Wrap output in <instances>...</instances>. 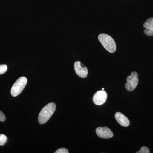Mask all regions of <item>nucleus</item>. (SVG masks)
Wrapping results in <instances>:
<instances>
[{"label":"nucleus","instance_id":"nucleus-10","mask_svg":"<svg viewBox=\"0 0 153 153\" xmlns=\"http://www.w3.org/2000/svg\"><path fill=\"white\" fill-rule=\"evenodd\" d=\"M7 138L3 134H0V146H4L7 142Z\"/></svg>","mask_w":153,"mask_h":153},{"label":"nucleus","instance_id":"nucleus-6","mask_svg":"<svg viewBox=\"0 0 153 153\" xmlns=\"http://www.w3.org/2000/svg\"><path fill=\"white\" fill-rule=\"evenodd\" d=\"M74 69L76 74L82 78H85L88 74L87 67L79 61H76L74 63Z\"/></svg>","mask_w":153,"mask_h":153},{"label":"nucleus","instance_id":"nucleus-5","mask_svg":"<svg viewBox=\"0 0 153 153\" xmlns=\"http://www.w3.org/2000/svg\"><path fill=\"white\" fill-rule=\"evenodd\" d=\"M107 97L106 92L104 90L99 91L93 96V102L96 105H102L106 101Z\"/></svg>","mask_w":153,"mask_h":153},{"label":"nucleus","instance_id":"nucleus-12","mask_svg":"<svg viewBox=\"0 0 153 153\" xmlns=\"http://www.w3.org/2000/svg\"><path fill=\"white\" fill-rule=\"evenodd\" d=\"M137 153H149L150 150L149 148L143 146L141 148L140 150L138 152H137Z\"/></svg>","mask_w":153,"mask_h":153},{"label":"nucleus","instance_id":"nucleus-9","mask_svg":"<svg viewBox=\"0 0 153 153\" xmlns=\"http://www.w3.org/2000/svg\"><path fill=\"white\" fill-rule=\"evenodd\" d=\"M143 27L145 28L144 33L146 35L153 36V18L148 19L143 24Z\"/></svg>","mask_w":153,"mask_h":153},{"label":"nucleus","instance_id":"nucleus-15","mask_svg":"<svg viewBox=\"0 0 153 153\" xmlns=\"http://www.w3.org/2000/svg\"><path fill=\"white\" fill-rule=\"evenodd\" d=\"M104 88H102V90H104Z\"/></svg>","mask_w":153,"mask_h":153},{"label":"nucleus","instance_id":"nucleus-4","mask_svg":"<svg viewBox=\"0 0 153 153\" xmlns=\"http://www.w3.org/2000/svg\"><path fill=\"white\" fill-rule=\"evenodd\" d=\"M138 74L136 71L131 72L130 76L127 77V82L125 85V87L128 91H133L135 89L138 83Z\"/></svg>","mask_w":153,"mask_h":153},{"label":"nucleus","instance_id":"nucleus-2","mask_svg":"<svg viewBox=\"0 0 153 153\" xmlns=\"http://www.w3.org/2000/svg\"><path fill=\"white\" fill-rule=\"evenodd\" d=\"M98 40L105 49L110 53H114L116 50V44L113 38L105 34H100Z\"/></svg>","mask_w":153,"mask_h":153},{"label":"nucleus","instance_id":"nucleus-8","mask_svg":"<svg viewBox=\"0 0 153 153\" xmlns=\"http://www.w3.org/2000/svg\"><path fill=\"white\" fill-rule=\"evenodd\" d=\"M115 118L118 123L123 127H128L129 125L128 119L121 113L117 112L115 114Z\"/></svg>","mask_w":153,"mask_h":153},{"label":"nucleus","instance_id":"nucleus-13","mask_svg":"<svg viewBox=\"0 0 153 153\" xmlns=\"http://www.w3.org/2000/svg\"><path fill=\"white\" fill-rule=\"evenodd\" d=\"M55 153H68L69 152L66 148H62L57 149Z\"/></svg>","mask_w":153,"mask_h":153},{"label":"nucleus","instance_id":"nucleus-7","mask_svg":"<svg viewBox=\"0 0 153 153\" xmlns=\"http://www.w3.org/2000/svg\"><path fill=\"white\" fill-rule=\"evenodd\" d=\"M96 133L97 135L101 138H111L113 137L112 131L107 127L97 128L96 130Z\"/></svg>","mask_w":153,"mask_h":153},{"label":"nucleus","instance_id":"nucleus-14","mask_svg":"<svg viewBox=\"0 0 153 153\" xmlns=\"http://www.w3.org/2000/svg\"><path fill=\"white\" fill-rule=\"evenodd\" d=\"M6 116L2 112L0 111V121L4 122L5 120Z\"/></svg>","mask_w":153,"mask_h":153},{"label":"nucleus","instance_id":"nucleus-1","mask_svg":"<svg viewBox=\"0 0 153 153\" xmlns=\"http://www.w3.org/2000/svg\"><path fill=\"white\" fill-rule=\"evenodd\" d=\"M56 105L51 102L44 107L38 115V122L41 124H44L49 120L50 117L55 112Z\"/></svg>","mask_w":153,"mask_h":153},{"label":"nucleus","instance_id":"nucleus-11","mask_svg":"<svg viewBox=\"0 0 153 153\" xmlns=\"http://www.w3.org/2000/svg\"><path fill=\"white\" fill-rule=\"evenodd\" d=\"M7 70V66L6 64L0 65V74L5 73Z\"/></svg>","mask_w":153,"mask_h":153},{"label":"nucleus","instance_id":"nucleus-3","mask_svg":"<svg viewBox=\"0 0 153 153\" xmlns=\"http://www.w3.org/2000/svg\"><path fill=\"white\" fill-rule=\"evenodd\" d=\"M27 82V79L25 76H21L19 78L11 88V95L13 97H16L23 91Z\"/></svg>","mask_w":153,"mask_h":153}]
</instances>
